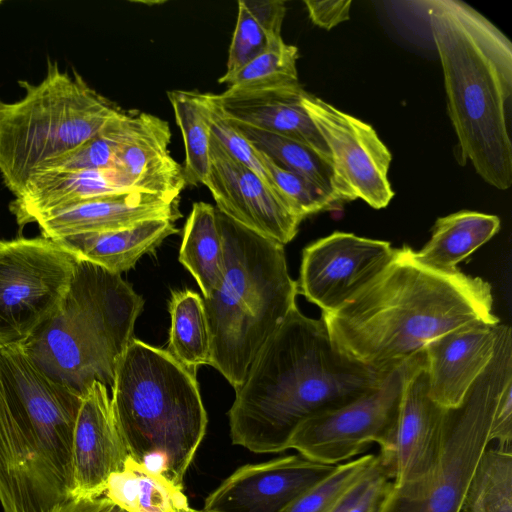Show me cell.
I'll return each instance as SVG.
<instances>
[{"instance_id":"d4e9b609","label":"cell","mask_w":512,"mask_h":512,"mask_svg":"<svg viewBox=\"0 0 512 512\" xmlns=\"http://www.w3.org/2000/svg\"><path fill=\"white\" fill-rule=\"evenodd\" d=\"M251 143L278 166L311 181L340 206L353 198L339 181L333 163L297 140L227 118Z\"/></svg>"},{"instance_id":"ac0fdd59","label":"cell","mask_w":512,"mask_h":512,"mask_svg":"<svg viewBox=\"0 0 512 512\" xmlns=\"http://www.w3.org/2000/svg\"><path fill=\"white\" fill-rule=\"evenodd\" d=\"M169 123L146 112H130L115 168L139 192L178 201L186 186L183 167L172 157Z\"/></svg>"},{"instance_id":"ffe728a7","label":"cell","mask_w":512,"mask_h":512,"mask_svg":"<svg viewBox=\"0 0 512 512\" xmlns=\"http://www.w3.org/2000/svg\"><path fill=\"white\" fill-rule=\"evenodd\" d=\"M178 201L133 191L94 198L51 211L39 217L42 237L55 240L69 236L106 232L133 226L151 219L181 217Z\"/></svg>"},{"instance_id":"e0dca14e","label":"cell","mask_w":512,"mask_h":512,"mask_svg":"<svg viewBox=\"0 0 512 512\" xmlns=\"http://www.w3.org/2000/svg\"><path fill=\"white\" fill-rule=\"evenodd\" d=\"M129 454L116 426L108 388L93 382L83 394L73 442V497H100Z\"/></svg>"},{"instance_id":"8d00e7d4","label":"cell","mask_w":512,"mask_h":512,"mask_svg":"<svg viewBox=\"0 0 512 512\" xmlns=\"http://www.w3.org/2000/svg\"><path fill=\"white\" fill-rule=\"evenodd\" d=\"M304 4L314 25L326 30L349 20L350 0H305Z\"/></svg>"},{"instance_id":"ab89813d","label":"cell","mask_w":512,"mask_h":512,"mask_svg":"<svg viewBox=\"0 0 512 512\" xmlns=\"http://www.w3.org/2000/svg\"><path fill=\"white\" fill-rule=\"evenodd\" d=\"M377 466H378V462H377ZM377 466L369 475H367L365 478L360 480L348 492H346L330 512H345L347 510V508L350 506V504L360 495V493L364 489L368 479L374 473Z\"/></svg>"},{"instance_id":"836d02e7","label":"cell","mask_w":512,"mask_h":512,"mask_svg":"<svg viewBox=\"0 0 512 512\" xmlns=\"http://www.w3.org/2000/svg\"><path fill=\"white\" fill-rule=\"evenodd\" d=\"M259 154L276 193L302 221L312 214L334 210L340 206L311 181L281 168L261 151Z\"/></svg>"},{"instance_id":"6da1fadb","label":"cell","mask_w":512,"mask_h":512,"mask_svg":"<svg viewBox=\"0 0 512 512\" xmlns=\"http://www.w3.org/2000/svg\"><path fill=\"white\" fill-rule=\"evenodd\" d=\"M412 252L397 249L373 280L335 311L322 313L332 345L348 359L388 372L450 331L499 324L488 282L429 268Z\"/></svg>"},{"instance_id":"5b68a950","label":"cell","mask_w":512,"mask_h":512,"mask_svg":"<svg viewBox=\"0 0 512 512\" xmlns=\"http://www.w3.org/2000/svg\"><path fill=\"white\" fill-rule=\"evenodd\" d=\"M111 392L115 423L129 456L182 489L208 421L196 375L167 350L133 337Z\"/></svg>"},{"instance_id":"1f68e13d","label":"cell","mask_w":512,"mask_h":512,"mask_svg":"<svg viewBox=\"0 0 512 512\" xmlns=\"http://www.w3.org/2000/svg\"><path fill=\"white\" fill-rule=\"evenodd\" d=\"M298 56V48L281 38L236 72L224 74L218 82L227 86V92L297 86Z\"/></svg>"},{"instance_id":"e575fe53","label":"cell","mask_w":512,"mask_h":512,"mask_svg":"<svg viewBox=\"0 0 512 512\" xmlns=\"http://www.w3.org/2000/svg\"><path fill=\"white\" fill-rule=\"evenodd\" d=\"M207 96L210 108L211 135L234 160L256 173L275 191L263 166L259 151L231 124L218 105L210 98L209 93Z\"/></svg>"},{"instance_id":"7c38bea8","label":"cell","mask_w":512,"mask_h":512,"mask_svg":"<svg viewBox=\"0 0 512 512\" xmlns=\"http://www.w3.org/2000/svg\"><path fill=\"white\" fill-rule=\"evenodd\" d=\"M301 103L326 143L337 177L353 200L374 209L394 197L388 180L392 155L370 124L305 91Z\"/></svg>"},{"instance_id":"277c9868","label":"cell","mask_w":512,"mask_h":512,"mask_svg":"<svg viewBox=\"0 0 512 512\" xmlns=\"http://www.w3.org/2000/svg\"><path fill=\"white\" fill-rule=\"evenodd\" d=\"M82 398L50 378L22 346L0 348L3 512H54L73 498V442Z\"/></svg>"},{"instance_id":"52a82bcc","label":"cell","mask_w":512,"mask_h":512,"mask_svg":"<svg viewBox=\"0 0 512 512\" xmlns=\"http://www.w3.org/2000/svg\"><path fill=\"white\" fill-rule=\"evenodd\" d=\"M144 300L120 274L78 260L58 310L22 347L53 380L84 394L112 388Z\"/></svg>"},{"instance_id":"2e32d148","label":"cell","mask_w":512,"mask_h":512,"mask_svg":"<svg viewBox=\"0 0 512 512\" xmlns=\"http://www.w3.org/2000/svg\"><path fill=\"white\" fill-rule=\"evenodd\" d=\"M336 465L288 455L241 466L205 500L206 512H283Z\"/></svg>"},{"instance_id":"4dcf8cb0","label":"cell","mask_w":512,"mask_h":512,"mask_svg":"<svg viewBox=\"0 0 512 512\" xmlns=\"http://www.w3.org/2000/svg\"><path fill=\"white\" fill-rule=\"evenodd\" d=\"M464 512H512V450L487 448L463 501Z\"/></svg>"},{"instance_id":"44dd1931","label":"cell","mask_w":512,"mask_h":512,"mask_svg":"<svg viewBox=\"0 0 512 512\" xmlns=\"http://www.w3.org/2000/svg\"><path fill=\"white\" fill-rule=\"evenodd\" d=\"M302 90L297 85L209 95L227 118L297 140L332 161L326 143L301 103Z\"/></svg>"},{"instance_id":"5bb4252c","label":"cell","mask_w":512,"mask_h":512,"mask_svg":"<svg viewBox=\"0 0 512 512\" xmlns=\"http://www.w3.org/2000/svg\"><path fill=\"white\" fill-rule=\"evenodd\" d=\"M425 351L406 377L396 423L380 447L378 465L395 486L428 475L439 457L445 409L429 395Z\"/></svg>"},{"instance_id":"7bdbcfd3","label":"cell","mask_w":512,"mask_h":512,"mask_svg":"<svg viewBox=\"0 0 512 512\" xmlns=\"http://www.w3.org/2000/svg\"><path fill=\"white\" fill-rule=\"evenodd\" d=\"M0 3H1V1H0Z\"/></svg>"},{"instance_id":"3957f363","label":"cell","mask_w":512,"mask_h":512,"mask_svg":"<svg viewBox=\"0 0 512 512\" xmlns=\"http://www.w3.org/2000/svg\"><path fill=\"white\" fill-rule=\"evenodd\" d=\"M427 4L447 111L463 164L469 160L486 183L507 190L512 185L508 125L512 43L488 18L461 0Z\"/></svg>"},{"instance_id":"7402d4cb","label":"cell","mask_w":512,"mask_h":512,"mask_svg":"<svg viewBox=\"0 0 512 512\" xmlns=\"http://www.w3.org/2000/svg\"><path fill=\"white\" fill-rule=\"evenodd\" d=\"M135 191L116 168L45 171L34 175L9 204L20 227L81 201Z\"/></svg>"},{"instance_id":"9c48e42d","label":"cell","mask_w":512,"mask_h":512,"mask_svg":"<svg viewBox=\"0 0 512 512\" xmlns=\"http://www.w3.org/2000/svg\"><path fill=\"white\" fill-rule=\"evenodd\" d=\"M512 381V332L497 326L494 355L461 403L445 409L439 457L422 479L395 486L379 512H461L476 466L490 444L493 414L505 385Z\"/></svg>"},{"instance_id":"74e56055","label":"cell","mask_w":512,"mask_h":512,"mask_svg":"<svg viewBox=\"0 0 512 512\" xmlns=\"http://www.w3.org/2000/svg\"><path fill=\"white\" fill-rule=\"evenodd\" d=\"M391 482L378 465L360 495L345 512H379Z\"/></svg>"},{"instance_id":"f546056e","label":"cell","mask_w":512,"mask_h":512,"mask_svg":"<svg viewBox=\"0 0 512 512\" xmlns=\"http://www.w3.org/2000/svg\"><path fill=\"white\" fill-rule=\"evenodd\" d=\"M167 97L184 142L186 185L202 184L210 167V108L207 93L171 90Z\"/></svg>"},{"instance_id":"7a4b0ae2","label":"cell","mask_w":512,"mask_h":512,"mask_svg":"<svg viewBox=\"0 0 512 512\" xmlns=\"http://www.w3.org/2000/svg\"><path fill=\"white\" fill-rule=\"evenodd\" d=\"M388 372L339 353L322 319L295 307L235 390L228 412L232 443L254 453L285 451L303 421L360 397Z\"/></svg>"},{"instance_id":"f35d334b","label":"cell","mask_w":512,"mask_h":512,"mask_svg":"<svg viewBox=\"0 0 512 512\" xmlns=\"http://www.w3.org/2000/svg\"><path fill=\"white\" fill-rule=\"evenodd\" d=\"M54 512H127L107 497H73Z\"/></svg>"},{"instance_id":"30bf717a","label":"cell","mask_w":512,"mask_h":512,"mask_svg":"<svg viewBox=\"0 0 512 512\" xmlns=\"http://www.w3.org/2000/svg\"><path fill=\"white\" fill-rule=\"evenodd\" d=\"M77 263L51 239L0 241V348L23 346L58 312Z\"/></svg>"},{"instance_id":"83f0119b","label":"cell","mask_w":512,"mask_h":512,"mask_svg":"<svg viewBox=\"0 0 512 512\" xmlns=\"http://www.w3.org/2000/svg\"><path fill=\"white\" fill-rule=\"evenodd\" d=\"M168 352L192 374L210 365L211 342L203 299L193 290L171 293Z\"/></svg>"},{"instance_id":"d6986e66","label":"cell","mask_w":512,"mask_h":512,"mask_svg":"<svg viewBox=\"0 0 512 512\" xmlns=\"http://www.w3.org/2000/svg\"><path fill=\"white\" fill-rule=\"evenodd\" d=\"M497 325L464 326L426 344L428 391L439 406H458L488 366L495 351Z\"/></svg>"},{"instance_id":"603a6c76","label":"cell","mask_w":512,"mask_h":512,"mask_svg":"<svg viewBox=\"0 0 512 512\" xmlns=\"http://www.w3.org/2000/svg\"><path fill=\"white\" fill-rule=\"evenodd\" d=\"M178 232L175 220L151 219L106 232L85 233L55 239L78 260L122 274L145 254L153 252L168 236Z\"/></svg>"},{"instance_id":"9a60e30c","label":"cell","mask_w":512,"mask_h":512,"mask_svg":"<svg viewBox=\"0 0 512 512\" xmlns=\"http://www.w3.org/2000/svg\"><path fill=\"white\" fill-rule=\"evenodd\" d=\"M205 185L217 210L243 227L281 245L289 243L302 222L256 173L234 160L211 135L210 167Z\"/></svg>"},{"instance_id":"8fae6325","label":"cell","mask_w":512,"mask_h":512,"mask_svg":"<svg viewBox=\"0 0 512 512\" xmlns=\"http://www.w3.org/2000/svg\"><path fill=\"white\" fill-rule=\"evenodd\" d=\"M418 354L393 368L360 397L303 421L287 449L316 463L337 465L359 455L371 443L382 447L396 423L404 383Z\"/></svg>"},{"instance_id":"60d3db41","label":"cell","mask_w":512,"mask_h":512,"mask_svg":"<svg viewBox=\"0 0 512 512\" xmlns=\"http://www.w3.org/2000/svg\"><path fill=\"white\" fill-rule=\"evenodd\" d=\"M183 512H206V511H204V510H202V511H200V510H195V509H192V508H190V507H189V508H187V509H186L185 511H183Z\"/></svg>"},{"instance_id":"d6a6232c","label":"cell","mask_w":512,"mask_h":512,"mask_svg":"<svg viewBox=\"0 0 512 512\" xmlns=\"http://www.w3.org/2000/svg\"><path fill=\"white\" fill-rule=\"evenodd\" d=\"M377 456L368 454L337 464L283 512H330L343 495L377 466Z\"/></svg>"},{"instance_id":"484cf974","label":"cell","mask_w":512,"mask_h":512,"mask_svg":"<svg viewBox=\"0 0 512 512\" xmlns=\"http://www.w3.org/2000/svg\"><path fill=\"white\" fill-rule=\"evenodd\" d=\"M179 261L196 280L203 298H208L224 269L222 232L217 210L211 204L193 203L183 229Z\"/></svg>"},{"instance_id":"4fadbf2b","label":"cell","mask_w":512,"mask_h":512,"mask_svg":"<svg viewBox=\"0 0 512 512\" xmlns=\"http://www.w3.org/2000/svg\"><path fill=\"white\" fill-rule=\"evenodd\" d=\"M389 242L334 232L303 250L298 293L333 312L373 280L394 258Z\"/></svg>"},{"instance_id":"cb8c5ba5","label":"cell","mask_w":512,"mask_h":512,"mask_svg":"<svg viewBox=\"0 0 512 512\" xmlns=\"http://www.w3.org/2000/svg\"><path fill=\"white\" fill-rule=\"evenodd\" d=\"M500 229L496 215L462 210L438 218L426 245L412 255L419 263L443 272H454L457 264L489 241Z\"/></svg>"},{"instance_id":"d590c367","label":"cell","mask_w":512,"mask_h":512,"mask_svg":"<svg viewBox=\"0 0 512 512\" xmlns=\"http://www.w3.org/2000/svg\"><path fill=\"white\" fill-rule=\"evenodd\" d=\"M490 441L511 450L512 447V381L508 382L498 398L490 429Z\"/></svg>"},{"instance_id":"f1b7e54d","label":"cell","mask_w":512,"mask_h":512,"mask_svg":"<svg viewBox=\"0 0 512 512\" xmlns=\"http://www.w3.org/2000/svg\"><path fill=\"white\" fill-rule=\"evenodd\" d=\"M286 14L282 0H240L228 51L226 75L232 74L281 39Z\"/></svg>"},{"instance_id":"4316f807","label":"cell","mask_w":512,"mask_h":512,"mask_svg":"<svg viewBox=\"0 0 512 512\" xmlns=\"http://www.w3.org/2000/svg\"><path fill=\"white\" fill-rule=\"evenodd\" d=\"M105 497L127 512H183L189 508L182 489L128 456L110 476Z\"/></svg>"},{"instance_id":"ba28073f","label":"cell","mask_w":512,"mask_h":512,"mask_svg":"<svg viewBox=\"0 0 512 512\" xmlns=\"http://www.w3.org/2000/svg\"><path fill=\"white\" fill-rule=\"evenodd\" d=\"M21 85L24 97L0 110V174L15 197L30 178L97 136L123 111L57 62L48 61L40 83Z\"/></svg>"},{"instance_id":"8992f818","label":"cell","mask_w":512,"mask_h":512,"mask_svg":"<svg viewBox=\"0 0 512 512\" xmlns=\"http://www.w3.org/2000/svg\"><path fill=\"white\" fill-rule=\"evenodd\" d=\"M217 215L223 275L212 294L202 299L210 333V366L236 390L262 347L297 307L298 286L289 275L283 245L218 210Z\"/></svg>"},{"instance_id":"b9f144b4","label":"cell","mask_w":512,"mask_h":512,"mask_svg":"<svg viewBox=\"0 0 512 512\" xmlns=\"http://www.w3.org/2000/svg\"><path fill=\"white\" fill-rule=\"evenodd\" d=\"M3 106H4V103L0 100V110L2 109Z\"/></svg>"}]
</instances>
